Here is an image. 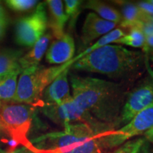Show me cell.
Returning <instances> with one entry per match:
<instances>
[{"mask_svg": "<svg viewBox=\"0 0 153 153\" xmlns=\"http://www.w3.org/2000/svg\"><path fill=\"white\" fill-rule=\"evenodd\" d=\"M147 22H153V16L150 17V18H148V21H147Z\"/></svg>", "mask_w": 153, "mask_h": 153, "instance_id": "f546056e", "label": "cell"}, {"mask_svg": "<svg viewBox=\"0 0 153 153\" xmlns=\"http://www.w3.org/2000/svg\"><path fill=\"white\" fill-rule=\"evenodd\" d=\"M38 1L34 0H8L6 4L12 10L17 11H28L33 8Z\"/></svg>", "mask_w": 153, "mask_h": 153, "instance_id": "603a6c76", "label": "cell"}, {"mask_svg": "<svg viewBox=\"0 0 153 153\" xmlns=\"http://www.w3.org/2000/svg\"><path fill=\"white\" fill-rule=\"evenodd\" d=\"M99 133L101 132L90 127L63 148L40 153H111L101 145Z\"/></svg>", "mask_w": 153, "mask_h": 153, "instance_id": "9c48e42d", "label": "cell"}, {"mask_svg": "<svg viewBox=\"0 0 153 153\" xmlns=\"http://www.w3.org/2000/svg\"><path fill=\"white\" fill-rule=\"evenodd\" d=\"M21 71H16L0 76V101L13 102L17 89V77Z\"/></svg>", "mask_w": 153, "mask_h": 153, "instance_id": "ac0fdd59", "label": "cell"}, {"mask_svg": "<svg viewBox=\"0 0 153 153\" xmlns=\"http://www.w3.org/2000/svg\"><path fill=\"white\" fill-rule=\"evenodd\" d=\"M72 65L70 60L60 65L46 68L38 65L22 70L13 102L41 106V97L45 88L59 74Z\"/></svg>", "mask_w": 153, "mask_h": 153, "instance_id": "3957f363", "label": "cell"}, {"mask_svg": "<svg viewBox=\"0 0 153 153\" xmlns=\"http://www.w3.org/2000/svg\"><path fill=\"white\" fill-rule=\"evenodd\" d=\"M153 128V104L138 113L131 121L118 129L98 134L101 145L106 150L117 148L129 139L145 134Z\"/></svg>", "mask_w": 153, "mask_h": 153, "instance_id": "8992f818", "label": "cell"}, {"mask_svg": "<svg viewBox=\"0 0 153 153\" xmlns=\"http://www.w3.org/2000/svg\"><path fill=\"white\" fill-rule=\"evenodd\" d=\"M11 153H34V152H32V151H30V150H28V148H25V147H22V148H21L16 149V150H15L14 152Z\"/></svg>", "mask_w": 153, "mask_h": 153, "instance_id": "83f0119b", "label": "cell"}, {"mask_svg": "<svg viewBox=\"0 0 153 153\" xmlns=\"http://www.w3.org/2000/svg\"><path fill=\"white\" fill-rule=\"evenodd\" d=\"M34 107L28 104L4 103L0 107V128L11 139L29 149L27 135L31 126Z\"/></svg>", "mask_w": 153, "mask_h": 153, "instance_id": "277c9868", "label": "cell"}, {"mask_svg": "<svg viewBox=\"0 0 153 153\" xmlns=\"http://www.w3.org/2000/svg\"><path fill=\"white\" fill-rule=\"evenodd\" d=\"M135 4H136L137 7H138L140 11L145 16L146 22L148 21V18L153 16V4H151L148 0H147V1H138V2Z\"/></svg>", "mask_w": 153, "mask_h": 153, "instance_id": "cb8c5ba5", "label": "cell"}, {"mask_svg": "<svg viewBox=\"0 0 153 153\" xmlns=\"http://www.w3.org/2000/svg\"><path fill=\"white\" fill-rule=\"evenodd\" d=\"M116 2L120 6L121 10L122 22L120 24V27L130 29L146 22V18L140 11L135 3L127 1H118Z\"/></svg>", "mask_w": 153, "mask_h": 153, "instance_id": "9a60e30c", "label": "cell"}, {"mask_svg": "<svg viewBox=\"0 0 153 153\" xmlns=\"http://www.w3.org/2000/svg\"><path fill=\"white\" fill-rule=\"evenodd\" d=\"M143 51L153 62V34L146 37V41Z\"/></svg>", "mask_w": 153, "mask_h": 153, "instance_id": "d4e9b609", "label": "cell"}, {"mask_svg": "<svg viewBox=\"0 0 153 153\" xmlns=\"http://www.w3.org/2000/svg\"><path fill=\"white\" fill-rule=\"evenodd\" d=\"M125 34L126 33L124 32V30L123 29H121V28H115L114 30H111L109 33H108L106 34V35L102 36V37L99 38L98 41L97 42H95L94 43H93L92 45H90V46L87 47L85 50L82 51V52L79 53L76 56L74 57L71 60L72 65H73L76 61L79 60V59L82 58V57L86 56V55H87L90 53L96 51V50L101 48L104 47L106 45H109V44L112 43H115L118 39L123 37Z\"/></svg>", "mask_w": 153, "mask_h": 153, "instance_id": "d6986e66", "label": "cell"}, {"mask_svg": "<svg viewBox=\"0 0 153 153\" xmlns=\"http://www.w3.org/2000/svg\"><path fill=\"white\" fill-rule=\"evenodd\" d=\"M74 51L73 37L70 33H65L51 43L46 53V60L53 65L65 64L73 58Z\"/></svg>", "mask_w": 153, "mask_h": 153, "instance_id": "8fae6325", "label": "cell"}, {"mask_svg": "<svg viewBox=\"0 0 153 153\" xmlns=\"http://www.w3.org/2000/svg\"><path fill=\"white\" fill-rule=\"evenodd\" d=\"M64 2L65 6V13L70 20V26H73L81 11L82 1L79 0H65Z\"/></svg>", "mask_w": 153, "mask_h": 153, "instance_id": "44dd1931", "label": "cell"}, {"mask_svg": "<svg viewBox=\"0 0 153 153\" xmlns=\"http://www.w3.org/2000/svg\"><path fill=\"white\" fill-rule=\"evenodd\" d=\"M22 53L14 50L0 51V76L16 71L22 72L19 64Z\"/></svg>", "mask_w": 153, "mask_h": 153, "instance_id": "e0dca14e", "label": "cell"}, {"mask_svg": "<svg viewBox=\"0 0 153 153\" xmlns=\"http://www.w3.org/2000/svg\"><path fill=\"white\" fill-rule=\"evenodd\" d=\"M70 70V68H68L64 70L45 88L41 97V106L43 105L59 104L72 97L68 81Z\"/></svg>", "mask_w": 153, "mask_h": 153, "instance_id": "7c38bea8", "label": "cell"}, {"mask_svg": "<svg viewBox=\"0 0 153 153\" xmlns=\"http://www.w3.org/2000/svg\"><path fill=\"white\" fill-rule=\"evenodd\" d=\"M144 143L145 140L143 138L127 141L114 151L111 152V153H140V149Z\"/></svg>", "mask_w": 153, "mask_h": 153, "instance_id": "7402d4cb", "label": "cell"}, {"mask_svg": "<svg viewBox=\"0 0 153 153\" xmlns=\"http://www.w3.org/2000/svg\"><path fill=\"white\" fill-rule=\"evenodd\" d=\"M116 26V24L101 19L95 13H89L82 28L80 36L82 43L87 46L94 40L114 30Z\"/></svg>", "mask_w": 153, "mask_h": 153, "instance_id": "30bf717a", "label": "cell"}, {"mask_svg": "<svg viewBox=\"0 0 153 153\" xmlns=\"http://www.w3.org/2000/svg\"><path fill=\"white\" fill-rule=\"evenodd\" d=\"M51 38V36L50 34L44 35L36 42L29 52L20 57L19 64L22 71L31 67L38 65L40 61L46 52Z\"/></svg>", "mask_w": 153, "mask_h": 153, "instance_id": "5bb4252c", "label": "cell"}, {"mask_svg": "<svg viewBox=\"0 0 153 153\" xmlns=\"http://www.w3.org/2000/svg\"><path fill=\"white\" fill-rule=\"evenodd\" d=\"M7 16V15H6V12L4 11V9L2 7H1V5L0 4V18H1V17H5Z\"/></svg>", "mask_w": 153, "mask_h": 153, "instance_id": "f1b7e54d", "label": "cell"}, {"mask_svg": "<svg viewBox=\"0 0 153 153\" xmlns=\"http://www.w3.org/2000/svg\"><path fill=\"white\" fill-rule=\"evenodd\" d=\"M1 101H0V107H1Z\"/></svg>", "mask_w": 153, "mask_h": 153, "instance_id": "1f68e13d", "label": "cell"}, {"mask_svg": "<svg viewBox=\"0 0 153 153\" xmlns=\"http://www.w3.org/2000/svg\"><path fill=\"white\" fill-rule=\"evenodd\" d=\"M7 25H8V19L7 16L0 18V40L4 36Z\"/></svg>", "mask_w": 153, "mask_h": 153, "instance_id": "484cf974", "label": "cell"}, {"mask_svg": "<svg viewBox=\"0 0 153 153\" xmlns=\"http://www.w3.org/2000/svg\"><path fill=\"white\" fill-rule=\"evenodd\" d=\"M41 108L46 117L63 128L72 124L85 123L101 132L112 129L82 109L76 104L72 97L59 104L43 105Z\"/></svg>", "mask_w": 153, "mask_h": 153, "instance_id": "5b68a950", "label": "cell"}, {"mask_svg": "<svg viewBox=\"0 0 153 153\" xmlns=\"http://www.w3.org/2000/svg\"><path fill=\"white\" fill-rule=\"evenodd\" d=\"M82 7L83 9L93 10L95 14L101 19L115 23L117 25H120L122 22V16L120 11L102 1L97 0H89L82 4Z\"/></svg>", "mask_w": 153, "mask_h": 153, "instance_id": "2e32d148", "label": "cell"}, {"mask_svg": "<svg viewBox=\"0 0 153 153\" xmlns=\"http://www.w3.org/2000/svg\"><path fill=\"white\" fill-rule=\"evenodd\" d=\"M153 104V82L135 89L126 99L116 128L125 126L138 113Z\"/></svg>", "mask_w": 153, "mask_h": 153, "instance_id": "ba28073f", "label": "cell"}, {"mask_svg": "<svg viewBox=\"0 0 153 153\" xmlns=\"http://www.w3.org/2000/svg\"><path fill=\"white\" fill-rule=\"evenodd\" d=\"M145 138H146L149 142H150L153 145V128L152 129L149 130L144 134Z\"/></svg>", "mask_w": 153, "mask_h": 153, "instance_id": "4316f807", "label": "cell"}, {"mask_svg": "<svg viewBox=\"0 0 153 153\" xmlns=\"http://www.w3.org/2000/svg\"><path fill=\"white\" fill-rule=\"evenodd\" d=\"M50 11L49 26L55 38L62 37L64 35L65 26L68 21L65 13L62 1L60 0H48L46 1Z\"/></svg>", "mask_w": 153, "mask_h": 153, "instance_id": "4fadbf2b", "label": "cell"}, {"mask_svg": "<svg viewBox=\"0 0 153 153\" xmlns=\"http://www.w3.org/2000/svg\"><path fill=\"white\" fill-rule=\"evenodd\" d=\"M48 20L43 3L38 4L31 14L19 19L16 25V43L23 46L31 47L43 37L47 29Z\"/></svg>", "mask_w": 153, "mask_h": 153, "instance_id": "52a82bcc", "label": "cell"}, {"mask_svg": "<svg viewBox=\"0 0 153 153\" xmlns=\"http://www.w3.org/2000/svg\"><path fill=\"white\" fill-rule=\"evenodd\" d=\"M70 82L76 104L99 122L116 128L126 101L120 85L76 75H71Z\"/></svg>", "mask_w": 153, "mask_h": 153, "instance_id": "6da1fadb", "label": "cell"}, {"mask_svg": "<svg viewBox=\"0 0 153 153\" xmlns=\"http://www.w3.org/2000/svg\"><path fill=\"white\" fill-rule=\"evenodd\" d=\"M148 1H150L151 4H153V0H148Z\"/></svg>", "mask_w": 153, "mask_h": 153, "instance_id": "4dcf8cb0", "label": "cell"}, {"mask_svg": "<svg viewBox=\"0 0 153 153\" xmlns=\"http://www.w3.org/2000/svg\"><path fill=\"white\" fill-rule=\"evenodd\" d=\"M143 60L141 53L109 44L76 61L70 69L106 74L114 79H128L137 74Z\"/></svg>", "mask_w": 153, "mask_h": 153, "instance_id": "7a4b0ae2", "label": "cell"}, {"mask_svg": "<svg viewBox=\"0 0 153 153\" xmlns=\"http://www.w3.org/2000/svg\"><path fill=\"white\" fill-rule=\"evenodd\" d=\"M140 25L130 28L127 33H126L122 38L118 39L115 43L130 47L140 48L144 49L146 36L141 29Z\"/></svg>", "mask_w": 153, "mask_h": 153, "instance_id": "ffe728a7", "label": "cell"}]
</instances>
